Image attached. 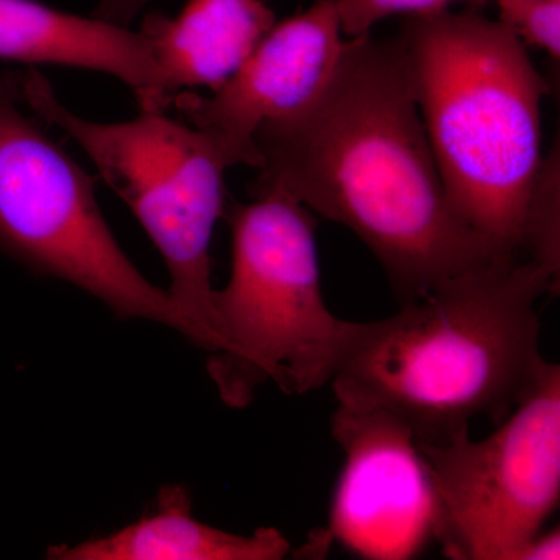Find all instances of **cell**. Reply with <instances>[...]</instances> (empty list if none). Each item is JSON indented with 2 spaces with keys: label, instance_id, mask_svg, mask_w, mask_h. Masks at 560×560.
Listing matches in <instances>:
<instances>
[{
  "label": "cell",
  "instance_id": "cell-1",
  "mask_svg": "<svg viewBox=\"0 0 560 560\" xmlns=\"http://www.w3.org/2000/svg\"><path fill=\"white\" fill-rule=\"evenodd\" d=\"M260 176L359 235L401 305L448 280L508 264L448 201L399 40L346 43L318 98L254 135Z\"/></svg>",
  "mask_w": 560,
  "mask_h": 560
},
{
  "label": "cell",
  "instance_id": "cell-2",
  "mask_svg": "<svg viewBox=\"0 0 560 560\" xmlns=\"http://www.w3.org/2000/svg\"><path fill=\"white\" fill-rule=\"evenodd\" d=\"M558 290L544 265L508 261L359 323L330 381L338 405L389 412L423 442L448 441L477 416L500 423L550 364L537 302Z\"/></svg>",
  "mask_w": 560,
  "mask_h": 560
},
{
  "label": "cell",
  "instance_id": "cell-3",
  "mask_svg": "<svg viewBox=\"0 0 560 560\" xmlns=\"http://www.w3.org/2000/svg\"><path fill=\"white\" fill-rule=\"evenodd\" d=\"M397 40L456 215L497 259L529 260L550 86L525 44L480 11L448 9L415 14Z\"/></svg>",
  "mask_w": 560,
  "mask_h": 560
},
{
  "label": "cell",
  "instance_id": "cell-4",
  "mask_svg": "<svg viewBox=\"0 0 560 560\" xmlns=\"http://www.w3.org/2000/svg\"><path fill=\"white\" fill-rule=\"evenodd\" d=\"M226 217L231 276L212 294L221 350L209 355L210 381L237 408L267 382L287 394L323 388L359 323L338 318L324 301L315 220L278 187H254V200L234 202Z\"/></svg>",
  "mask_w": 560,
  "mask_h": 560
},
{
  "label": "cell",
  "instance_id": "cell-5",
  "mask_svg": "<svg viewBox=\"0 0 560 560\" xmlns=\"http://www.w3.org/2000/svg\"><path fill=\"white\" fill-rule=\"evenodd\" d=\"M22 102L90 156L160 250L167 293L197 331L198 348L220 352L212 307L210 243L224 215V173L234 161L219 140L165 109L139 108L127 121H94L66 108L38 70L16 75Z\"/></svg>",
  "mask_w": 560,
  "mask_h": 560
},
{
  "label": "cell",
  "instance_id": "cell-6",
  "mask_svg": "<svg viewBox=\"0 0 560 560\" xmlns=\"http://www.w3.org/2000/svg\"><path fill=\"white\" fill-rule=\"evenodd\" d=\"M0 254L68 282L120 319H147L198 346L167 290L153 285L106 223L94 179L24 110L14 73L0 72Z\"/></svg>",
  "mask_w": 560,
  "mask_h": 560
},
{
  "label": "cell",
  "instance_id": "cell-7",
  "mask_svg": "<svg viewBox=\"0 0 560 560\" xmlns=\"http://www.w3.org/2000/svg\"><path fill=\"white\" fill-rule=\"evenodd\" d=\"M499 430L418 441L441 504L438 544L456 560H518L560 497V368L550 363Z\"/></svg>",
  "mask_w": 560,
  "mask_h": 560
},
{
  "label": "cell",
  "instance_id": "cell-8",
  "mask_svg": "<svg viewBox=\"0 0 560 560\" xmlns=\"http://www.w3.org/2000/svg\"><path fill=\"white\" fill-rule=\"evenodd\" d=\"M331 434L345 452L329 525L313 539L338 541L370 560H408L440 539L441 504L415 433L396 416L338 405Z\"/></svg>",
  "mask_w": 560,
  "mask_h": 560
},
{
  "label": "cell",
  "instance_id": "cell-9",
  "mask_svg": "<svg viewBox=\"0 0 560 560\" xmlns=\"http://www.w3.org/2000/svg\"><path fill=\"white\" fill-rule=\"evenodd\" d=\"M338 0H313L276 22L238 72L212 97L179 92L172 98L187 121L219 140L235 165L259 167L254 135L264 125L308 108L329 83L346 43Z\"/></svg>",
  "mask_w": 560,
  "mask_h": 560
},
{
  "label": "cell",
  "instance_id": "cell-10",
  "mask_svg": "<svg viewBox=\"0 0 560 560\" xmlns=\"http://www.w3.org/2000/svg\"><path fill=\"white\" fill-rule=\"evenodd\" d=\"M0 60L109 73L132 88L139 108H168L145 33L102 18L77 16L38 0H0Z\"/></svg>",
  "mask_w": 560,
  "mask_h": 560
},
{
  "label": "cell",
  "instance_id": "cell-11",
  "mask_svg": "<svg viewBox=\"0 0 560 560\" xmlns=\"http://www.w3.org/2000/svg\"><path fill=\"white\" fill-rule=\"evenodd\" d=\"M275 24L264 0H187L175 18H147L140 31L150 39L167 106L189 88L221 90Z\"/></svg>",
  "mask_w": 560,
  "mask_h": 560
},
{
  "label": "cell",
  "instance_id": "cell-12",
  "mask_svg": "<svg viewBox=\"0 0 560 560\" xmlns=\"http://www.w3.org/2000/svg\"><path fill=\"white\" fill-rule=\"evenodd\" d=\"M291 551L290 540L275 528L249 536L228 533L198 521L189 490L164 486L154 506L138 521L108 536L54 545L51 560H280Z\"/></svg>",
  "mask_w": 560,
  "mask_h": 560
},
{
  "label": "cell",
  "instance_id": "cell-13",
  "mask_svg": "<svg viewBox=\"0 0 560 560\" xmlns=\"http://www.w3.org/2000/svg\"><path fill=\"white\" fill-rule=\"evenodd\" d=\"M499 21L523 44L560 58V0H497Z\"/></svg>",
  "mask_w": 560,
  "mask_h": 560
},
{
  "label": "cell",
  "instance_id": "cell-14",
  "mask_svg": "<svg viewBox=\"0 0 560 560\" xmlns=\"http://www.w3.org/2000/svg\"><path fill=\"white\" fill-rule=\"evenodd\" d=\"M455 0H338L342 33L349 38L368 35L377 22L394 14H425L448 9ZM469 2V0H464Z\"/></svg>",
  "mask_w": 560,
  "mask_h": 560
},
{
  "label": "cell",
  "instance_id": "cell-15",
  "mask_svg": "<svg viewBox=\"0 0 560 560\" xmlns=\"http://www.w3.org/2000/svg\"><path fill=\"white\" fill-rule=\"evenodd\" d=\"M145 3L147 0H101L95 16L114 24L128 25Z\"/></svg>",
  "mask_w": 560,
  "mask_h": 560
},
{
  "label": "cell",
  "instance_id": "cell-16",
  "mask_svg": "<svg viewBox=\"0 0 560 560\" xmlns=\"http://www.w3.org/2000/svg\"><path fill=\"white\" fill-rule=\"evenodd\" d=\"M560 558L559 528L540 533L523 548L518 560H547Z\"/></svg>",
  "mask_w": 560,
  "mask_h": 560
},
{
  "label": "cell",
  "instance_id": "cell-17",
  "mask_svg": "<svg viewBox=\"0 0 560 560\" xmlns=\"http://www.w3.org/2000/svg\"><path fill=\"white\" fill-rule=\"evenodd\" d=\"M489 0H469V7H470V10H477V11H480L482 9V7L486 5V3H488Z\"/></svg>",
  "mask_w": 560,
  "mask_h": 560
}]
</instances>
